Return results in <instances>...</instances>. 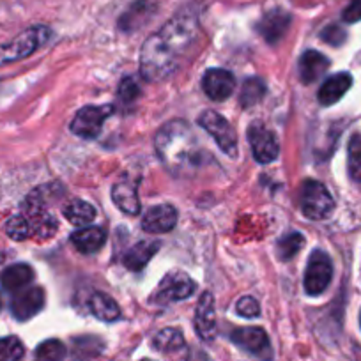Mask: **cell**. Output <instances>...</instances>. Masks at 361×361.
<instances>
[{"mask_svg": "<svg viewBox=\"0 0 361 361\" xmlns=\"http://www.w3.org/2000/svg\"><path fill=\"white\" fill-rule=\"evenodd\" d=\"M200 34V18L195 9H183L152 34L140 51V73L149 82L169 78L179 69L180 62Z\"/></svg>", "mask_w": 361, "mask_h": 361, "instance_id": "cell-1", "label": "cell"}, {"mask_svg": "<svg viewBox=\"0 0 361 361\" xmlns=\"http://www.w3.org/2000/svg\"><path fill=\"white\" fill-rule=\"evenodd\" d=\"M154 147L163 165L176 176H183L199 165L200 145L197 135L185 121H170L159 128Z\"/></svg>", "mask_w": 361, "mask_h": 361, "instance_id": "cell-2", "label": "cell"}, {"mask_svg": "<svg viewBox=\"0 0 361 361\" xmlns=\"http://www.w3.org/2000/svg\"><path fill=\"white\" fill-rule=\"evenodd\" d=\"M300 206L310 220H326L335 211V200L322 183L308 179L301 186Z\"/></svg>", "mask_w": 361, "mask_h": 361, "instance_id": "cell-3", "label": "cell"}, {"mask_svg": "<svg viewBox=\"0 0 361 361\" xmlns=\"http://www.w3.org/2000/svg\"><path fill=\"white\" fill-rule=\"evenodd\" d=\"M50 37V29L43 25H36L27 29L20 36H16L11 43L0 44V64L22 61L29 57L39 47H43Z\"/></svg>", "mask_w": 361, "mask_h": 361, "instance_id": "cell-4", "label": "cell"}, {"mask_svg": "<svg viewBox=\"0 0 361 361\" xmlns=\"http://www.w3.org/2000/svg\"><path fill=\"white\" fill-rule=\"evenodd\" d=\"M199 124L214 138L218 147H220L225 154L232 156V158L238 154V135H235L232 124L228 123L224 116H220V114L214 112V110H206V112L200 114Z\"/></svg>", "mask_w": 361, "mask_h": 361, "instance_id": "cell-5", "label": "cell"}, {"mask_svg": "<svg viewBox=\"0 0 361 361\" xmlns=\"http://www.w3.org/2000/svg\"><path fill=\"white\" fill-rule=\"evenodd\" d=\"M333 279V262L322 250L312 252L305 271V290L308 296H319L328 289Z\"/></svg>", "mask_w": 361, "mask_h": 361, "instance_id": "cell-6", "label": "cell"}, {"mask_svg": "<svg viewBox=\"0 0 361 361\" xmlns=\"http://www.w3.org/2000/svg\"><path fill=\"white\" fill-rule=\"evenodd\" d=\"M195 290V282L190 279L183 271H172L165 279L159 282L158 289H156L154 296H152V303L156 305H170L176 301L186 300Z\"/></svg>", "mask_w": 361, "mask_h": 361, "instance_id": "cell-7", "label": "cell"}, {"mask_svg": "<svg viewBox=\"0 0 361 361\" xmlns=\"http://www.w3.org/2000/svg\"><path fill=\"white\" fill-rule=\"evenodd\" d=\"M248 142L252 147L253 158L259 163H271L279 158L280 145L276 142L275 133L264 124L255 123L248 128Z\"/></svg>", "mask_w": 361, "mask_h": 361, "instance_id": "cell-8", "label": "cell"}, {"mask_svg": "<svg viewBox=\"0 0 361 361\" xmlns=\"http://www.w3.org/2000/svg\"><path fill=\"white\" fill-rule=\"evenodd\" d=\"M112 106H83L71 123V131L82 138H96L103 130V123L112 114Z\"/></svg>", "mask_w": 361, "mask_h": 361, "instance_id": "cell-9", "label": "cell"}, {"mask_svg": "<svg viewBox=\"0 0 361 361\" xmlns=\"http://www.w3.org/2000/svg\"><path fill=\"white\" fill-rule=\"evenodd\" d=\"M232 342L238 343L241 349L246 353L253 354L262 361L273 360V350H271L269 338H267L266 331L260 328H238L232 331L231 335Z\"/></svg>", "mask_w": 361, "mask_h": 361, "instance_id": "cell-10", "label": "cell"}, {"mask_svg": "<svg viewBox=\"0 0 361 361\" xmlns=\"http://www.w3.org/2000/svg\"><path fill=\"white\" fill-rule=\"evenodd\" d=\"M202 89L207 98L213 102H225L227 98H231L235 89L234 75L227 69H209L202 76Z\"/></svg>", "mask_w": 361, "mask_h": 361, "instance_id": "cell-11", "label": "cell"}, {"mask_svg": "<svg viewBox=\"0 0 361 361\" xmlns=\"http://www.w3.org/2000/svg\"><path fill=\"white\" fill-rule=\"evenodd\" d=\"M44 307V290L41 287H27L18 290L11 300V312L18 321H29Z\"/></svg>", "mask_w": 361, "mask_h": 361, "instance_id": "cell-12", "label": "cell"}, {"mask_svg": "<svg viewBox=\"0 0 361 361\" xmlns=\"http://www.w3.org/2000/svg\"><path fill=\"white\" fill-rule=\"evenodd\" d=\"M195 329L204 342H211L216 336V310H214V298L211 293H204L200 296L195 310Z\"/></svg>", "mask_w": 361, "mask_h": 361, "instance_id": "cell-13", "label": "cell"}, {"mask_svg": "<svg viewBox=\"0 0 361 361\" xmlns=\"http://www.w3.org/2000/svg\"><path fill=\"white\" fill-rule=\"evenodd\" d=\"M177 224V211L170 204L154 206L142 218V228L147 234H165L170 232Z\"/></svg>", "mask_w": 361, "mask_h": 361, "instance_id": "cell-14", "label": "cell"}, {"mask_svg": "<svg viewBox=\"0 0 361 361\" xmlns=\"http://www.w3.org/2000/svg\"><path fill=\"white\" fill-rule=\"evenodd\" d=\"M290 27V15L282 11V9H273V11L266 13L257 23V32L264 37L269 44H275L286 36V32Z\"/></svg>", "mask_w": 361, "mask_h": 361, "instance_id": "cell-15", "label": "cell"}, {"mask_svg": "<svg viewBox=\"0 0 361 361\" xmlns=\"http://www.w3.org/2000/svg\"><path fill=\"white\" fill-rule=\"evenodd\" d=\"M350 85H353V76L349 73H336V75L329 76L319 89V103L324 106L335 105L343 98Z\"/></svg>", "mask_w": 361, "mask_h": 361, "instance_id": "cell-16", "label": "cell"}, {"mask_svg": "<svg viewBox=\"0 0 361 361\" xmlns=\"http://www.w3.org/2000/svg\"><path fill=\"white\" fill-rule=\"evenodd\" d=\"M112 200L123 213L135 216L140 213V200H138L137 186L130 180H119L112 186Z\"/></svg>", "mask_w": 361, "mask_h": 361, "instance_id": "cell-17", "label": "cell"}, {"mask_svg": "<svg viewBox=\"0 0 361 361\" xmlns=\"http://www.w3.org/2000/svg\"><path fill=\"white\" fill-rule=\"evenodd\" d=\"M329 59L315 50H308L300 59V78L303 83H314L328 71Z\"/></svg>", "mask_w": 361, "mask_h": 361, "instance_id": "cell-18", "label": "cell"}, {"mask_svg": "<svg viewBox=\"0 0 361 361\" xmlns=\"http://www.w3.org/2000/svg\"><path fill=\"white\" fill-rule=\"evenodd\" d=\"M32 280L34 271L27 264H13L0 273V283L9 293H18V290L25 289Z\"/></svg>", "mask_w": 361, "mask_h": 361, "instance_id": "cell-19", "label": "cell"}, {"mask_svg": "<svg viewBox=\"0 0 361 361\" xmlns=\"http://www.w3.org/2000/svg\"><path fill=\"white\" fill-rule=\"evenodd\" d=\"M71 243L82 253H94L105 246L106 232L99 227H85L73 232Z\"/></svg>", "mask_w": 361, "mask_h": 361, "instance_id": "cell-20", "label": "cell"}, {"mask_svg": "<svg viewBox=\"0 0 361 361\" xmlns=\"http://www.w3.org/2000/svg\"><path fill=\"white\" fill-rule=\"evenodd\" d=\"M159 250L158 241H140L131 246L123 257L124 266L130 271H142Z\"/></svg>", "mask_w": 361, "mask_h": 361, "instance_id": "cell-21", "label": "cell"}, {"mask_svg": "<svg viewBox=\"0 0 361 361\" xmlns=\"http://www.w3.org/2000/svg\"><path fill=\"white\" fill-rule=\"evenodd\" d=\"M152 11H154V4H151L149 0H138L121 16L119 27L126 32H131V30L144 25L145 20L152 15Z\"/></svg>", "mask_w": 361, "mask_h": 361, "instance_id": "cell-22", "label": "cell"}, {"mask_svg": "<svg viewBox=\"0 0 361 361\" xmlns=\"http://www.w3.org/2000/svg\"><path fill=\"white\" fill-rule=\"evenodd\" d=\"M90 312L99 319V321L105 322H114L121 317L119 305L112 300L110 296L103 293H96L94 296L90 298L89 301Z\"/></svg>", "mask_w": 361, "mask_h": 361, "instance_id": "cell-23", "label": "cell"}, {"mask_svg": "<svg viewBox=\"0 0 361 361\" xmlns=\"http://www.w3.org/2000/svg\"><path fill=\"white\" fill-rule=\"evenodd\" d=\"M64 216L73 225H87L90 221H94L96 209L92 204L85 202V200L75 199L71 202H68V206L64 207Z\"/></svg>", "mask_w": 361, "mask_h": 361, "instance_id": "cell-24", "label": "cell"}, {"mask_svg": "<svg viewBox=\"0 0 361 361\" xmlns=\"http://www.w3.org/2000/svg\"><path fill=\"white\" fill-rule=\"evenodd\" d=\"M152 345L158 350H161V353H173V350H179L180 347L185 345V338H183V335H180L177 329L166 328L161 329V331L154 336Z\"/></svg>", "mask_w": 361, "mask_h": 361, "instance_id": "cell-25", "label": "cell"}, {"mask_svg": "<svg viewBox=\"0 0 361 361\" xmlns=\"http://www.w3.org/2000/svg\"><path fill=\"white\" fill-rule=\"evenodd\" d=\"M264 94H266V83L260 78H248L243 83L239 99H241L243 106H253L264 98Z\"/></svg>", "mask_w": 361, "mask_h": 361, "instance_id": "cell-26", "label": "cell"}, {"mask_svg": "<svg viewBox=\"0 0 361 361\" xmlns=\"http://www.w3.org/2000/svg\"><path fill=\"white\" fill-rule=\"evenodd\" d=\"M66 347L61 340H47L36 349V361H64Z\"/></svg>", "mask_w": 361, "mask_h": 361, "instance_id": "cell-27", "label": "cell"}, {"mask_svg": "<svg viewBox=\"0 0 361 361\" xmlns=\"http://www.w3.org/2000/svg\"><path fill=\"white\" fill-rule=\"evenodd\" d=\"M305 246V238L300 232H289L279 241V257L282 260H290Z\"/></svg>", "mask_w": 361, "mask_h": 361, "instance_id": "cell-28", "label": "cell"}, {"mask_svg": "<svg viewBox=\"0 0 361 361\" xmlns=\"http://www.w3.org/2000/svg\"><path fill=\"white\" fill-rule=\"evenodd\" d=\"M347 165H349V176L353 180L361 183V135H354L347 147Z\"/></svg>", "mask_w": 361, "mask_h": 361, "instance_id": "cell-29", "label": "cell"}, {"mask_svg": "<svg viewBox=\"0 0 361 361\" xmlns=\"http://www.w3.org/2000/svg\"><path fill=\"white\" fill-rule=\"evenodd\" d=\"M6 234L15 241H23V239L30 238L32 231H30V224L23 214H16L6 221Z\"/></svg>", "mask_w": 361, "mask_h": 361, "instance_id": "cell-30", "label": "cell"}, {"mask_svg": "<svg viewBox=\"0 0 361 361\" xmlns=\"http://www.w3.org/2000/svg\"><path fill=\"white\" fill-rule=\"evenodd\" d=\"M23 343L16 336H4L0 338V361H22Z\"/></svg>", "mask_w": 361, "mask_h": 361, "instance_id": "cell-31", "label": "cell"}, {"mask_svg": "<svg viewBox=\"0 0 361 361\" xmlns=\"http://www.w3.org/2000/svg\"><path fill=\"white\" fill-rule=\"evenodd\" d=\"M138 94H140V87H138V83L135 82L133 76H128V78H124L123 82H121V85H119L121 102L131 103L138 98Z\"/></svg>", "mask_w": 361, "mask_h": 361, "instance_id": "cell-32", "label": "cell"}, {"mask_svg": "<svg viewBox=\"0 0 361 361\" xmlns=\"http://www.w3.org/2000/svg\"><path fill=\"white\" fill-rule=\"evenodd\" d=\"M235 312H238L241 317H246V319L259 317V314H260L259 301L252 296L241 298V300L238 301V305H235Z\"/></svg>", "mask_w": 361, "mask_h": 361, "instance_id": "cell-33", "label": "cell"}, {"mask_svg": "<svg viewBox=\"0 0 361 361\" xmlns=\"http://www.w3.org/2000/svg\"><path fill=\"white\" fill-rule=\"evenodd\" d=\"M321 37L331 47H340V44L345 43L347 32L340 25H329L322 30Z\"/></svg>", "mask_w": 361, "mask_h": 361, "instance_id": "cell-34", "label": "cell"}, {"mask_svg": "<svg viewBox=\"0 0 361 361\" xmlns=\"http://www.w3.org/2000/svg\"><path fill=\"white\" fill-rule=\"evenodd\" d=\"M342 20L345 23L361 22V0H350L349 6L343 9Z\"/></svg>", "mask_w": 361, "mask_h": 361, "instance_id": "cell-35", "label": "cell"}, {"mask_svg": "<svg viewBox=\"0 0 361 361\" xmlns=\"http://www.w3.org/2000/svg\"><path fill=\"white\" fill-rule=\"evenodd\" d=\"M142 361H151V360H142Z\"/></svg>", "mask_w": 361, "mask_h": 361, "instance_id": "cell-36", "label": "cell"}, {"mask_svg": "<svg viewBox=\"0 0 361 361\" xmlns=\"http://www.w3.org/2000/svg\"><path fill=\"white\" fill-rule=\"evenodd\" d=\"M360 322H361V315H360Z\"/></svg>", "mask_w": 361, "mask_h": 361, "instance_id": "cell-37", "label": "cell"}, {"mask_svg": "<svg viewBox=\"0 0 361 361\" xmlns=\"http://www.w3.org/2000/svg\"><path fill=\"white\" fill-rule=\"evenodd\" d=\"M0 307H2V303H0Z\"/></svg>", "mask_w": 361, "mask_h": 361, "instance_id": "cell-38", "label": "cell"}]
</instances>
